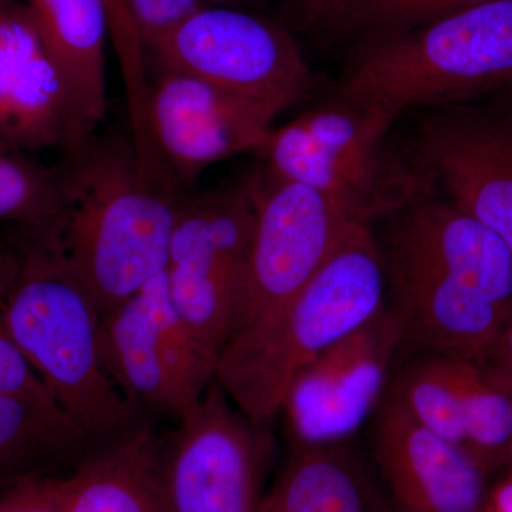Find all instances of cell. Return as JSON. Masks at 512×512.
Instances as JSON below:
<instances>
[{"mask_svg": "<svg viewBox=\"0 0 512 512\" xmlns=\"http://www.w3.org/2000/svg\"><path fill=\"white\" fill-rule=\"evenodd\" d=\"M379 242L403 356L484 362L512 318V254L483 222L427 192Z\"/></svg>", "mask_w": 512, "mask_h": 512, "instance_id": "obj_1", "label": "cell"}, {"mask_svg": "<svg viewBox=\"0 0 512 512\" xmlns=\"http://www.w3.org/2000/svg\"><path fill=\"white\" fill-rule=\"evenodd\" d=\"M62 212L52 238L100 315L133 298L167 269L181 192L163 161L133 137L93 134L64 150Z\"/></svg>", "mask_w": 512, "mask_h": 512, "instance_id": "obj_2", "label": "cell"}, {"mask_svg": "<svg viewBox=\"0 0 512 512\" xmlns=\"http://www.w3.org/2000/svg\"><path fill=\"white\" fill-rule=\"evenodd\" d=\"M386 296L379 241L372 225H356L295 295L231 336L214 379L239 410L269 423L293 379L382 311Z\"/></svg>", "mask_w": 512, "mask_h": 512, "instance_id": "obj_3", "label": "cell"}, {"mask_svg": "<svg viewBox=\"0 0 512 512\" xmlns=\"http://www.w3.org/2000/svg\"><path fill=\"white\" fill-rule=\"evenodd\" d=\"M2 302L10 338L90 448L126 436L146 417L111 380L100 352V312L45 242L23 235Z\"/></svg>", "mask_w": 512, "mask_h": 512, "instance_id": "obj_4", "label": "cell"}, {"mask_svg": "<svg viewBox=\"0 0 512 512\" xmlns=\"http://www.w3.org/2000/svg\"><path fill=\"white\" fill-rule=\"evenodd\" d=\"M511 86L512 0H493L356 49L336 94L399 117L409 109L485 99Z\"/></svg>", "mask_w": 512, "mask_h": 512, "instance_id": "obj_5", "label": "cell"}, {"mask_svg": "<svg viewBox=\"0 0 512 512\" xmlns=\"http://www.w3.org/2000/svg\"><path fill=\"white\" fill-rule=\"evenodd\" d=\"M397 117L336 94L284 127L262 151L281 177L326 195L350 218L373 225L431 191L430 175L390 147Z\"/></svg>", "mask_w": 512, "mask_h": 512, "instance_id": "obj_6", "label": "cell"}, {"mask_svg": "<svg viewBox=\"0 0 512 512\" xmlns=\"http://www.w3.org/2000/svg\"><path fill=\"white\" fill-rule=\"evenodd\" d=\"M255 220L254 173L241 183L181 194L178 200L165 269L168 289L215 365L241 318Z\"/></svg>", "mask_w": 512, "mask_h": 512, "instance_id": "obj_7", "label": "cell"}, {"mask_svg": "<svg viewBox=\"0 0 512 512\" xmlns=\"http://www.w3.org/2000/svg\"><path fill=\"white\" fill-rule=\"evenodd\" d=\"M177 423L160 440L170 512H258L275 458L269 423L239 410L215 379Z\"/></svg>", "mask_w": 512, "mask_h": 512, "instance_id": "obj_8", "label": "cell"}, {"mask_svg": "<svg viewBox=\"0 0 512 512\" xmlns=\"http://www.w3.org/2000/svg\"><path fill=\"white\" fill-rule=\"evenodd\" d=\"M174 70L276 114L308 99L313 74L291 32L245 9L205 6L146 49Z\"/></svg>", "mask_w": 512, "mask_h": 512, "instance_id": "obj_9", "label": "cell"}, {"mask_svg": "<svg viewBox=\"0 0 512 512\" xmlns=\"http://www.w3.org/2000/svg\"><path fill=\"white\" fill-rule=\"evenodd\" d=\"M402 356V328L386 303L293 379L279 412L291 447L350 443L375 416Z\"/></svg>", "mask_w": 512, "mask_h": 512, "instance_id": "obj_10", "label": "cell"}, {"mask_svg": "<svg viewBox=\"0 0 512 512\" xmlns=\"http://www.w3.org/2000/svg\"><path fill=\"white\" fill-rule=\"evenodd\" d=\"M254 177V241L235 332L295 295L346 235L363 224L326 195L281 177L268 165L254 171Z\"/></svg>", "mask_w": 512, "mask_h": 512, "instance_id": "obj_11", "label": "cell"}, {"mask_svg": "<svg viewBox=\"0 0 512 512\" xmlns=\"http://www.w3.org/2000/svg\"><path fill=\"white\" fill-rule=\"evenodd\" d=\"M481 100L427 110L417 127V163L512 254V113Z\"/></svg>", "mask_w": 512, "mask_h": 512, "instance_id": "obj_12", "label": "cell"}, {"mask_svg": "<svg viewBox=\"0 0 512 512\" xmlns=\"http://www.w3.org/2000/svg\"><path fill=\"white\" fill-rule=\"evenodd\" d=\"M274 110L188 74L163 69L148 87V137L178 183H192L210 165L262 153Z\"/></svg>", "mask_w": 512, "mask_h": 512, "instance_id": "obj_13", "label": "cell"}, {"mask_svg": "<svg viewBox=\"0 0 512 512\" xmlns=\"http://www.w3.org/2000/svg\"><path fill=\"white\" fill-rule=\"evenodd\" d=\"M370 421V463L390 511H480L494 476L480 458L424 427L389 392Z\"/></svg>", "mask_w": 512, "mask_h": 512, "instance_id": "obj_14", "label": "cell"}, {"mask_svg": "<svg viewBox=\"0 0 512 512\" xmlns=\"http://www.w3.org/2000/svg\"><path fill=\"white\" fill-rule=\"evenodd\" d=\"M387 392L420 424L466 448L495 474L512 440V386L484 362L416 355Z\"/></svg>", "mask_w": 512, "mask_h": 512, "instance_id": "obj_15", "label": "cell"}, {"mask_svg": "<svg viewBox=\"0 0 512 512\" xmlns=\"http://www.w3.org/2000/svg\"><path fill=\"white\" fill-rule=\"evenodd\" d=\"M62 80L28 6L0 2V140L23 151L66 147Z\"/></svg>", "mask_w": 512, "mask_h": 512, "instance_id": "obj_16", "label": "cell"}, {"mask_svg": "<svg viewBox=\"0 0 512 512\" xmlns=\"http://www.w3.org/2000/svg\"><path fill=\"white\" fill-rule=\"evenodd\" d=\"M28 9L62 80L72 148L97 133L107 111L106 0H29Z\"/></svg>", "mask_w": 512, "mask_h": 512, "instance_id": "obj_17", "label": "cell"}, {"mask_svg": "<svg viewBox=\"0 0 512 512\" xmlns=\"http://www.w3.org/2000/svg\"><path fill=\"white\" fill-rule=\"evenodd\" d=\"M59 483L62 512H170L160 439L147 419L126 436L90 448Z\"/></svg>", "mask_w": 512, "mask_h": 512, "instance_id": "obj_18", "label": "cell"}, {"mask_svg": "<svg viewBox=\"0 0 512 512\" xmlns=\"http://www.w3.org/2000/svg\"><path fill=\"white\" fill-rule=\"evenodd\" d=\"M99 342L107 372L138 412L178 420L188 410L170 353L144 288L100 318Z\"/></svg>", "mask_w": 512, "mask_h": 512, "instance_id": "obj_19", "label": "cell"}, {"mask_svg": "<svg viewBox=\"0 0 512 512\" xmlns=\"http://www.w3.org/2000/svg\"><path fill=\"white\" fill-rule=\"evenodd\" d=\"M258 512H392L370 461L350 443L291 447Z\"/></svg>", "mask_w": 512, "mask_h": 512, "instance_id": "obj_20", "label": "cell"}, {"mask_svg": "<svg viewBox=\"0 0 512 512\" xmlns=\"http://www.w3.org/2000/svg\"><path fill=\"white\" fill-rule=\"evenodd\" d=\"M89 450L82 431L62 410L0 394V480L62 473Z\"/></svg>", "mask_w": 512, "mask_h": 512, "instance_id": "obj_21", "label": "cell"}, {"mask_svg": "<svg viewBox=\"0 0 512 512\" xmlns=\"http://www.w3.org/2000/svg\"><path fill=\"white\" fill-rule=\"evenodd\" d=\"M487 2L493 0H339L318 29L362 49Z\"/></svg>", "mask_w": 512, "mask_h": 512, "instance_id": "obj_22", "label": "cell"}, {"mask_svg": "<svg viewBox=\"0 0 512 512\" xmlns=\"http://www.w3.org/2000/svg\"><path fill=\"white\" fill-rule=\"evenodd\" d=\"M62 212L56 168L30 160L25 151L0 140V221L22 228L23 235L47 241Z\"/></svg>", "mask_w": 512, "mask_h": 512, "instance_id": "obj_23", "label": "cell"}, {"mask_svg": "<svg viewBox=\"0 0 512 512\" xmlns=\"http://www.w3.org/2000/svg\"><path fill=\"white\" fill-rule=\"evenodd\" d=\"M16 275V274H15ZM0 282V394L26 397L35 402L57 407L52 394L46 389L39 375L29 365L18 346L10 338L2 315V302L13 278ZM59 409V407H57Z\"/></svg>", "mask_w": 512, "mask_h": 512, "instance_id": "obj_24", "label": "cell"}, {"mask_svg": "<svg viewBox=\"0 0 512 512\" xmlns=\"http://www.w3.org/2000/svg\"><path fill=\"white\" fill-rule=\"evenodd\" d=\"M110 36L123 70L128 96H141L147 89V56L124 0H106Z\"/></svg>", "mask_w": 512, "mask_h": 512, "instance_id": "obj_25", "label": "cell"}, {"mask_svg": "<svg viewBox=\"0 0 512 512\" xmlns=\"http://www.w3.org/2000/svg\"><path fill=\"white\" fill-rule=\"evenodd\" d=\"M124 3L144 50L208 6L205 0H124Z\"/></svg>", "mask_w": 512, "mask_h": 512, "instance_id": "obj_26", "label": "cell"}, {"mask_svg": "<svg viewBox=\"0 0 512 512\" xmlns=\"http://www.w3.org/2000/svg\"><path fill=\"white\" fill-rule=\"evenodd\" d=\"M60 474L0 480V512H62Z\"/></svg>", "mask_w": 512, "mask_h": 512, "instance_id": "obj_27", "label": "cell"}, {"mask_svg": "<svg viewBox=\"0 0 512 512\" xmlns=\"http://www.w3.org/2000/svg\"><path fill=\"white\" fill-rule=\"evenodd\" d=\"M484 363L495 375L512 386V318L501 330Z\"/></svg>", "mask_w": 512, "mask_h": 512, "instance_id": "obj_28", "label": "cell"}, {"mask_svg": "<svg viewBox=\"0 0 512 512\" xmlns=\"http://www.w3.org/2000/svg\"><path fill=\"white\" fill-rule=\"evenodd\" d=\"M478 512H512V470H501L491 477Z\"/></svg>", "mask_w": 512, "mask_h": 512, "instance_id": "obj_29", "label": "cell"}, {"mask_svg": "<svg viewBox=\"0 0 512 512\" xmlns=\"http://www.w3.org/2000/svg\"><path fill=\"white\" fill-rule=\"evenodd\" d=\"M338 2L339 0H289L292 15L299 25L315 29H318L320 22Z\"/></svg>", "mask_w": 512, "mask_h": 512, "instance_id": "obj_30", "label": "cell"}, {"mask_svg": "<svg viewBox=\"0 0 512 512\" xmlns=\"http://www.w3.org/2000/svg\"><path fill=\"white\" fill-rule=\"evenodd\" d=\"M19 264V248L0 247V282L8 281L15 275Z\"/></svg>", "mask_w": 512, "mask_h": 512, "instance_id": "obj_31", "label": "cell"}, {"mask_svg": "<svg viewBox=\"0 0 512 512\" xmlns=\"http://www.w3.org/2000/svg\"><path fill=\"white\" fill-rule=\"evenodd\" d=\"M485 99L495 101V103L500 104V106L505 107V109L512 113V86L493 94V96L485 97Z\"/></svg>", "mask_w": 512, "mask_h": 512, "instance_id": "obj_32", "label": "cell"}, {"mask_svg": "<svg viewBox=\"0 0 512 512\" xmlns=\"http://www.w3.org/2000/svg\"><path fill=\"white\" fill-rule=\"evenodd\" d=\"M211 6H225V8L244 9L242 6L247 5L251 0H205Z\"/></svg>", "mask_w": 512, "mask_h": 512, "instance_id": "obj_33", "label": "cell"}, {"mask_svg": "<svg viewBox=\"0 0 512 512\" xmlns=\"http://www.w3.org/2000/svg\"><path fill=\"white\" fill-rule=\"evenodd\" d=\"M501 470H512V440L511 443L508 444V447L505 448L500 461H498L497 471H495V473Z\"/></svg>", "mask_w": 512, "mask_h": 512, "instance_id": "obj_34", "label": "cell"}, {"mask_svg": "<svg viewBox=\"0 0 512 512\" xmlns=\"http://www.w3.org/2000/svg\"><path fill=\"white\" fill-rule=\"evenodd\" d=\"M0 2H3V0H0Z\"/></svg>", "mask_w": 512, "mask_h": 512, "instance_id": "obj_35", "label": "cell"}]
</instances>
